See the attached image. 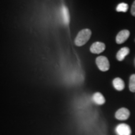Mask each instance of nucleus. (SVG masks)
Here are the masks:
<instances>
[{
	"mask_svg": "<svg viewBox=\"0 0 135 135\" xmlns=\"http://www.w3.org/2000/svg\"><path fill=\"white\" fill-rule=\"evenodd\" d=\"M91 36V31L89 29H84L79 32L75 43L78 46H81L87 43Z\"/></svg>",
	"mask_w": 135,
	"mask_h": 135,
	"instance_id": "f257e3e1",
	"label": "nucleus"
},
{
	"mask_svg": "<svg viewBox=\"0 0 135 135\" xmlns=\"http://www.w3.org/2000/svg\"><path fill=\"white\" fill-rule=\"evenodd\" d=\"M96 63L98 68L102 71H106L109 69V63L108 58L105 56L98 57L96 60Z\"/></svg>",
	"mask_w": 135,
	"mask_h": 135,
	"instance_id": "f03ea898",
	"label": "nucleus"
},
{
	"mask_svg": "<svg viewBox=\"0 0 135 135\" xmlns=\"http://www.w3.org/2000/svg\"><path fill=\"white\" fill-rule=\"evenodd\" d=\"M115 131L117 135H131V134L130 127L124 123L119 124L116 126Z\"/></svg>",
	"mask_w": 135,
	"mask_h": 135,
	"instance_id": "7ed1b4c3",
	"label": "nucleus"
},
{
	"mask_svg": "<svg viewBox=\"0 0 135 135\" xmlns=\"http://www.w3.org/2000/svg\"><path fill=\"white\" fill-rule=\"evenodd\" d=\"M130 116V112L126 108H121L116 111L115 114V117L119 120H126Z\"/></svg>",
	"mask_w": 135,
	"mask_h": 135,
	"instance_id": "20e7f679",
	"label": "nucleus"
},
{
	"mask_svg": "<svg viewBox=\"0 0 135 135\" xmlns=\"http://www.w3.org/2000/svg\"><path fill=\"white\" fill-rule=\"evenodd\" d=\"M106 46L103 43L101 42H95L90 47V51L92 53L99 54L104 51Z\"/></svg>",
	"mask_w": 135,
	"mask_h": 135,
	"instance_id": "39448f33",
	"label": "nucleus"
},
{
	"mask_svg": "<svg viewBox=\"0 0 135 135\" xmlns=\"http://www.w3.org/2000/svg\"><path fill=\"white\" fill-rule=\"evenodd\" d=\"M130 33L128 30H122L120 32H119L116 36V41L118 44H122L127 40V39L129 38Z\"/></svg>",
	"mask_w": 135,
	"mask_h": 135,
	"instance_id": "423d86ee",
	"label": "nucleus"
},
{
	"mask_svg": "<svg viewBox=\"0 0 135 135\" xmlns=\"http://www.w3.org/2000/svg\"><path fill=\"white\" fill-rule=\"evenodd\" d=\"M61 13L62 20H63V23L66 25H68L69 22H70V14H69V11L67 7L65 5L62 6Z\"/></svg>",
	"mask_w": 135,
	"mask_h": 135,
	"instance_id": "0eeeda50",
	"label": "nucleus"
},
{
	"mask_svg": "<svg viewBox=\"0 0 135 135\" xmlns=\"http://www.w3.org/2000/svg\"><path fill=\"white\" fill-rule=\"evenodd\" d=\"M129 53V49L128 47H123L120 49L116 55V58L118 61H121L124 60V58Z\"/></svg>",
	"mask_w": 135,
	"mask_h": 135,
	"instance_id": "6e6552de",
	"label": "nucleus"
},
{
	"mask_svg": "<svg viewBox=\"0 0 135 135\" xmlns=\"http://www.w3.org/2000/svg\"><path fill=\"white\" fill-rule=\"evenodd\" d=\"M113 84L114 88L118 91H122L124 88V83L120 78H116L114 79L113 81Z\"/></svg>",
	"mask_w": 135,
	"mask_h": 135,
	"instance_id": "1a4fd4ad",
	"label": "nucleus"
},
{
	"mask_svg": "<svg viewBox=\"0 0 135 135\" xmlns=\"http://www.w3.org/2000/svg\"><path fill=\"white\" fill-rule=\"evenodd\" d=\"M93 100L96 104H99V105H101V104H103L104 103H105V99L103 94L97 92L96 93H94L93 96Z\"/></svg>",
	"mask_w": 135,
	"mask_h": 135,
	"instance_id": "9d476101",
	"label": "nucleus"
},
{
	"mask_svg": "<svg viewBox=\"0 0 135 135\" xmlns=\"http://www.w3.org/2000/svg\"><path fill=\"white\" fill-rule=\"evenodd\" d=\"M128 9V5L126 3H121L118 5L116 8V11L118 12H123L125 13Z\"/></svg>",
	"mask_w": 135,
	"mask_h": 135,
	"instance_id": "9b49d317",
	"label": "nucleus"
},
{
	"mask_svg": "<svg viewBox=\"0 0 135 135\" xmlns=\"http://www.w3.org/2000/svg\"><path fill=\"white\" fill-rule=\"evenodd\" d=\"M129 90L131 92H135V75H132L129 79Z\"/></svg>",
	"mask_w": 135,
	"mask_h": 135,
	"instance_id": "f8f14e48",
	"label": "nucleus"
},
{
	"mask_svg": "<svg viewBox=\"0 0 135 135\" xmlns=\"http://www.w3.org/2000/svg\"><path fill=\"white\" fill-rule=\"evenodd\" d=\"M131 14H132L133 16H135V1H134V3H133L132 6H131Z\"/></svg>",
	"mask_w": 135,
	"mask_h": 135,
	"instance_id": "ddd939ff",
	"label": "nucleus"
}]
</instances>
